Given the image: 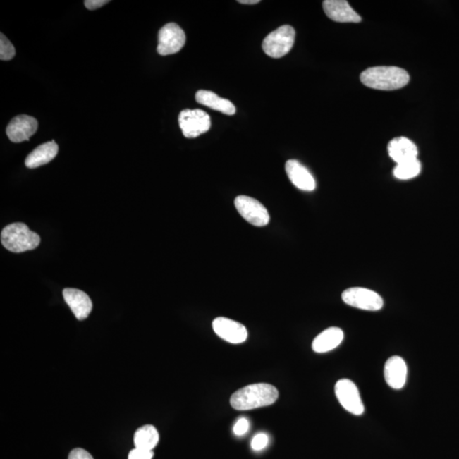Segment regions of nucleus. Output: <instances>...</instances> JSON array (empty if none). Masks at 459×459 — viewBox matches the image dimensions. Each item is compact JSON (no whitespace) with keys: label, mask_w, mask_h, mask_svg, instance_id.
Wrapping results in <instances>:
<instances>
[{"label":"nucleus","mask_w":459,"mask_h":459,"mask_svg":"<svg viewBox=\"0 0 459 459\" xmlns=\"http://www.w3.org/2000/svg\"><path fill=\"white\" fill-rule=\"evenodd\" d=\"M278 388L271 384L259 383L240 388L231 397V405L235 410L247 411L252 409L271 406L279 399Z\"/></svg>","instance_id":"1"},{"label":"nucleus","mask_w":459,"mask_h":459,"mask_svg":"<svg viewBox=\"0 0 459 459\" xmlns=\"http://www.w3.org/2000/svg\"><path fill=\"white\" fill-rule=\"evenodd\" d=\"M360 78L364 85L379 90H399L410 80L406 70L397 67L370 68L363 71Z\"/></svg>","instance_id":"2"},{"label":"nucleus","mask_w":459,"mask_h":459,"mask_svg":"<svg viewBox=\"0 0 459 459\" xmlns=\"http://www.w3.org/2000/svg\"><path fill=\"white\" fill-rule=\"evenodd\" d=\"M1 243L11 252L23 253L35 250L39 245L40 238L24 223H13L3 229Z\"/></svg>","instance_id":"3"},{"label":"nucleus","mask_w":459,"mask_h":459,"mask_svg":"<svg viewBox=\"0 0 459 459\" xmlns=\"http://www.w3.org/2000/svg\"><path fill=\"white\" fill-rule=\"evenodd\" d=\"M295 40V28L284 25L266 37L262 43L263 51L270 57L281 58L291 51Z\"/></svg>","instance_id":"4"},{"label":"nucleus","mask_w":459,"mask_h":459,"mask_svg":"<svg viewBox=\"0 0 459 459\" xmlns=\"http://www.w3.org/2000/svg\"><path fill=\"white\" fill-rule=\"evenodd\" d=\"M180 128L185 138L193 139L206 133L210 129V117L200 109H185L179 115Z\"/></svg>","instance_id":"5"},{"label":"nucleus","mask_w":459,"mask_h":459,"mask_svg":"<svg viewBox=\"0 0 459 459\" xmlns=\"http://www.w3.org/2000/svg\"><path fill=\"white\" fill-rule=\"evenodd\" d=\"M342 300L346 305L364 311H379L384 305L382 297L379 293L364 288L346 289L342 293Z\"/></svg>","instance_id":"6"},{"label":"nucleus","mask_w":459,"mask_h":459,"mask_svg":"<svg viewBox=\"0 0 459 459\" xmlns=\"http://www.w3.org/2000/svg\"><path fill=\"white\" fill-rule=\"evenodd\" d=\"M235 209L250 224L262 227L270 221V214L263 204L253 197L238 196L235 200Z\"/></svg>","instance_id":"7"},{"label":"nucleus","mask_w":459,"mask_h":459,"mask_svg":"<svg viewBox=\"0 0 459 459\" xmlns=\"http://www.w3.org/2000/svg\"><path fill=\"white\" fill-rule=\"evenodd\" d=\"M335 395L342 407L354 415H362L364 412V405L360 396L358 388L350 379L338 380L335 384Z\"/></svg>","instance_id":"8"},{"label":"nucleus","mask_w":459,"mask_h":459,"mask_svg":"<svg viewBox=\"0 0 459 459\" xmlns=\"http://www.w3.org/2000/svg\"><path fill=\"white\" fill-rule=\"evenodd\" d=\"M185 32L176 23H171L160 29L157 51L161 56L178 53L185 44Z\"/></svg>","instance_id":"9"},{"label":"nucleus","mask_w":459,"mask_h":459,"mask_svg":"<svg viewBox=\"0 0 459 459\" xmlns=\"http://www.w3.org/2000/svg\"><path fill=\"white\" fill-rule=\"evenodd\" d=\"M213 329L219 337L231 344H242L247 338L245 326L239 322L226 317H217L212 324Z\"/></svg>","instance_id":"10"},{"label":"nucleus","mask_w":459,"mask_h":459,"mask_svg":"<svg viewBox=\"0 0 459 459\" xmlns=\"http://www.w3.org/2000/svg\"><path fill=\"white\" fill-rule=\"evenodd\" d=\"M39 123L28 115H19L11 120L6 128V134L12 142L28 140L38 130Z\"/></svg>","instance_id":"11"},{"label":"nucleus","mask_w":459,"mask_h":459,"mask_svg":"<svg viewBox=\"0 0 459 459\" xmlns=\"http://www.w3.org/2000/svg\"><path fill=\"white\" fill-rule=\"evenodd\" d=\"M288 179L298 189L305 192H312L316 189V180L312 173L295 159L288 160L285 164Z\"/></svg>","instance_id":"12"},{"label":"nucleus","mask_w":459,"mask_h":459,"mask_svg":"<svg viewBox=\"0 0 459 459\" xmlns=\"http://www.w3.org/2000/svg\"><path fill=\"white\" fill-rule=\"evenodd\" d=\"M322 6L325 14L334 22L358 23L362 20L361 16L345 0H325L322 3Z\"/></svg>","instance_id":"13"},{"label":"nucleus","mask_w":459,"mask_h":459,"mask_svg":"<svg viewBox=\"0 0 459 459\" xmlns=\"http://www.w3.org/2000/svg\"><path fill=\"white\" fill-rule=\"evenodd\" d=\"M63 297L78 320L86 319L92 311V301L85 292L75 288H66Z\"/></svg>","instance_id":"14"},{"label":"nucleus","mask_w":459,"mask_h":459,"mask_svg":"<svg viewBox=\"0 0 459 459\" xmlns=\"http://www.w3.org/2000/svg\"><path fill=\"white\" fill-rule=\"evenodd\" d=\"M384 373L388 386L395 390L403 388L407 382L408 367L402 357L395 355L388 358Z\"/></svg>","instance_id":"15"},{"label":"nucleus","mask_w":459,"mask_h":459,"mask_svg":"<svg viewBox=\"0 0 459 459\" xmlns=\"http://www.w3.org/2000/svg\"><path fill=\"white\" fill-rule=\"evenodd\" d=\"M388 155L397 164L417 159L416 145L406 137H397L388 145Z\"/></svg>","instance_id":"16"},{"label":"nucleus","mask_w":459,"mask_h":459,"mask_svg":"<svg viewBox=\"0 0 459 459\" xmlns=\"http://www.w3.org/2000/svg\"><path fill=\"white\" fill-rule=\"evenodd\" d=\"M344 340V332L333 326L322 332L312 343V350L317 353H326L337 348Z\"/></svg>","instance_id":"17"},{"label":"nucleus","mask_w":459,"mask_h":459,"mask_svg":"<svg viewBox=\"0 0 459 459\" xmlns=\"http://www.w3.org/2000/svg\"><path fill=\"white\" fill-rule=\"evenodd\" d=\"M58 151H59V147L54 140L40 145L27 157L25 164L29 169L42 166L55 159Z\"/></svg>","instance_id":"18"},{"label":"nucleus","mask_w":459,"mask_h":459,"mask_svg":"<svg viewBox=\"0 0 459 459\" xmlns=\"http://www.w3.org/2000/svg\"><path fill=\"white\" fill-rule=\"evenodd\" d=\"M196 101L201 105L220 111L226 115H234L235 107L233 102L227 99L221 98L216 93L209 90H198L196 94Z\"/></svg>","instance_id":"19"},{"label":"nucleus","mask_w":459,"mask_h":459,"mask_svg":"<svg viewBox=\"0 0 459 459\" xmlns=\"http://www.w3.org/2000/svg\"><path fill=\"white\" fill-rule=\"evenodd\" d=\"M159 441V434L154 426L145 425L136 431L134 436L135 448L152 451Z\"/></svg>","instance_id":"20"},{"label":"nucleus","mask_w":459,"mask_h":459,"mask_svg":"<svg viewBox=\"0 0 459 459\" xmlns=\"http://www.w3.org/2000/svg\"><path fill=\"white\" fill-rule=\"evenodd\" d=\"M421 172V163L419 159L408 161L403 164H397L393 175L396 179L407 180L413 179L419 176Z\"/></svg>","instance_id":"21"},{"label":"nucleus","mask_w":459,"mask_h":459,"mask_svg":"<svg viewBox=\"0 0 459 459\" xmlns=\"http://www.w3.org/2000/svg\"><path fill=\"white\" fill-rule=\"evenodd\" d=\"M0 36H1V39H0V59L10 61L16 56L15 47L2 32Z\"/></svg>","instance_id":"22"},{"label":"nucleus","mask_w":459,"mask_h":459,"mask_svg":"<svg viewBox=\"0 0 459 459\" xmlns=\"http://www.w3.org/2000/svg\"><path fill=\"white\" fill-rule=\"evenodd\" d=\"M269 438L266 434L260 433L256 435L251 442L252 448L255 451H260L266 448L268 444Z\"/></svg>","instance_id":"23"},{"label":"nucleus","mask_w":459,"mask_h":459,"mask_svg":"<svg viewBox=\"0 0 459 459\" xmlns=\"http://www.w3.org/2000/svg\"><path fill=\"white\" fill-rule=\"evenodd\" d=\"M250 422L245 417H242L238 420L234 426V433L237 436H243L249 431Z\"/></svg>","instance_id":"24"},{"label":"nucleus","mask_w":459,"mask_h":459,"mask_svg":"<svg viewBox=\"0 0 459 459\" xmlns=\"http://www.w3.org/2000/svg\"><path fill=\"white\" fill-rule=\"evenodd\" d=\"M154 456L152 451L135 448L130 451L129 459H152Z\"/></svg>","instance_id":"25"},{"label":"nucleus","mask_w":459,"mask_h":459,"mask_svg":"<svg viewBox=\"0 0 459 459\" xmlns=\"http://www.w3.org/2000/svg\"><path fill=\"white\" fill-rule=\"evenodd\" d=\"M68 459H94L85 449L75 448L69 454Z\"/></svg>","instance_id":"26"},{"label":"nucleus","mask_w":459,"mask_h":459,"mask_svg":"<svg viewBox=\"0 0 459 459\" xmlns=\"http://www.w3.org/2000/svg\"><path fill=\"white\" fill-rule=\"evenodd\" d=\"M109 2L110 1H106V0H86V1H85V6L87 9L94 11L98 9V8L104 6Z\"/></svg>","instance_id":"27"},{"label":"nucleus","mask_w":459,"mask_h":459,"mask_svg":"<svg viewBox=\"0 0 459 459\" xmlns=\"http://www.w3.org/2000/svg\"><path fill=\"white\" fill-rule=\"evenodd\" d=\"M238 2L243 5H255V4L259 3V0H239Z\"/></svg>","instance_id":"28"}]
</instances>
